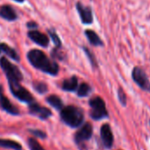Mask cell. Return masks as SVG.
Listing matches in <instances>:
<instances>
[{
	"mask_svg": "<svg viewBox=\"0 0 150 150\" xmlns=\"http://www.w3.org/2000/svg\"><path fill=\"white\" fill-rule=\"evenodd\" d=\"M28 60L36 69L50 75H57L59 71L58 64L52 59L47 57V55L37 49L31 50L28 53Z\"/></svg>",
	"mask_w": 150,
	"mask_h": 150,
	"instance_id": "1",
	"label": "cell"
},
{
	"mask_svg": "<svg viewBox=\"0 0 150 150\" xmlns=\"http://www.w3.org/2000/svg\"><path fill=\"white\" fill-rule=\"evenodd\" d=\"M61 120L69 127L77 128L84 121L83 110L74 105H68L64 107L60 111Z\"/></svg>",
	"mask_w": 150,
	"mask_h": 150,
	"instance_id": "2",
	"label": "cell"
},
{
	"mask_svg": "<svg viewBox=\"0 0 150 150\" xmlns=\"http://www.w3.org/2000/svg\"><path fill=\"white\" fill-rule=\"evenodd\" d=\"M0 67L6 73L8 82H21L23 79V75L20 69L13 64H12L6 57L0 58Z\"/></svg>",
	"mask_w": 150,
	"mask_h": 150,
	"instance_id": "3",
	"label": "cell"
},
{
	"mask_svg": "<svg viewBox=\"0 0 150 150\" xmlns=\"http://www.w3.org/2000/svg\"><path fill=\"white\" fill-rule=\"evenodd\" d=\"M90 106V117L94 120H101L107 117L108 111L106 109V104L103 99L100 96H95L89 100Z\"/></svg>",
	"mask_w": 150,
	"mask_h": 150,
	"instance_id": "4",
	"label": "cell"
},
{
	"mask_svg": "<svg viewBox=\"0 0 150 150\" xmlns=\"http://www.w3.org/2000/svg\"><path fill=\"white\" fill-rule=\"evenodd\" d=\"M8 84L12 94L18 100L28 104L35 101L32 94L28 90H27L24 87L21 86L20 82H8Z\"/></svg>",
	"mask_w": 150,
	"mask_h": 150,
	"instance_id": "5",
	"label": "cell"
},
{
	"mask_svg": "<svg viewBox=\"0 0 150 150\" xmlns=\"http://www.w3.org/2000/svg\"><path fill=\"white\" fill-rule=\"evenodd\" d=\"M132 77L133 81L143 90L150 92V81L145 71L139 66L133 68L132 72Z\"/></svg>",
	"mask_w": 150,
	"mask_h": 150,
	"instance_id": "6",
	"label": "cell"
},
{
	"mask_svg": "<svg viewBox=\"0 0 150 150\" xmlns=\"http://www.w3.org/2000/svg\"><path fill=\"white\" fill-rule=\"evenodd\" d=\"M93 135V126L90 123L84 124L75 133L74 140L78 146H81L85 141L88 140Z\"/></svg>",
	"mask_w": 150,
	"mask_h": 150,
	"instance_id": "7",
	"label": "cell"
},
{
	"mask_svg": "<svg viewBox=\"0 0 150 150\" xmlns=\"http://www.w3.org/2000/svg\"><path fill=\"white\" fill-rule=\"evenodd\" d=\"M28 111H29L30 115L36 116L37 117H39L40 119H42V120L48 119L52 115L51 110L50 109L40 105L38 103H36L35 101L28 104Z\"/></svg>",
	"mask_w": 150,
	"mask_h": 150,
	"instance_id": "8",
	"label": "cell"
},
{
	"mask_svg": "<svg viewBox=\"0 0 150 150\" xmlns=\"http://www.w3.org/2000/svg\"><path fill=\"white\" fill-rule=\"evenodd\" d=\"M76 9L81 17V21L83 24L89 25L93 23V12L91 7L85 6L81 2H77Z\"/></svg>",
	"mask_w": 150,
	"mask_h": 150,
	"instance_id": "9",
	"label": "cell"
},
{
	"mask_svg": "<svg viewBox=\"0 0 150 150\" xmlns=\"http://www.w3.org/2000/svg\"><path fill=\"white\" fill-rule=\"evenodd\" d=\"M100 134H101V139H102L103 146L108 149L111 148L113 146V142H114V137H113V133L109 124L103 125V126L101 127Z\"/></svg>",
	"mask_w": 150,
	"mask_h": 150,
	"instance_id": "10",
	"label": "cell"
},
{
	"mask_svg": "<svg viewBox=\"0 0 150 150\" xmlns=\"http://www.w3.org/2000/svg\"><path fill=\"white\" fill-rule=\"evenodd\" d=\"M0 105H1V108L4 110H6L9 114H12V115H19L20 114L19 109L16 106H14L11 103V101L5 96L2 86H0Z\"/></svg>",
	"mask_w": 150,
	"mask_h": 150,
	"instance_id": "11",
	"label": "cell"
},
{
	"mask_svg": "<svg viewBox=\"0 0 150 150\" xmlns=\"http://www.w3.org/2000/svg\"><path fill=\"white\" fill-rule=\"evenodd\" d=\"M28 36L35 43H36V44H38V45H40L42 47L46 48V47L49 46V43H50L49 37L46 35H44V34H42V33H41V32H39L37 30H30V31H28Z\"/></svg>",
	"mask_w": 150,
	"mask_h": 150,
	"instance_id": "12",
	"label": "cell"
},
{
	"mask_svg": "<svg viewBox=\"0 0 150 150\" xmlns=\"http://www.w3.org/2000/svg\"><path fill=\"white\" fill-rule=\"evenodd\" d=\"M0 17L8 21H14L17 20L18 15L12 6L5 5L0 7Z\"/></svg>",
	"mask_w": 150,
	"mask_h": 150,
	"instance_id": "13",
	"label": "cell"
},
{
	"mask_svg": "<svg viewBox=\"0 0 150 150\" xmlns=\"http://www.w3.org/2000/svg\"><path fill=\"white\" fill-rule=\"evenodd\" d=\"M78 88V79L72 76L69 79L64 80L62 82V89L67 92H73Z\"/></svg>",
	"mask_w": 150,
	"mask_h": 150,
	"instance_id": "14",
	"label": "cell"
},
{
	"mask_svg": "<svg viewBox=\"0 0 150 150\" xmlns=\"http://www.w3.org/2000/svg\"><path fill=\"white\" fill-rule=\"evenodd\" d=\"M85 35L87 36L88 42L93 46H103V42L102 39L99 37V35L93 30L88 29L85 31Z\"/></svg>",
	"mask_w": 150,
	"mask_h": 150,
	"instance_id": "15",
	"label": "cell"
},
{
	"mask_svg": "<svg viewBox=\"0 0 150 150\" xmlns=\"http://www.w3.org/2000/svg\"><path fill=\"white\" fill-rule=\"evenodd\" d=\"M0 51L4 52L6 56H8L10 58L19 62L20 61V56L17 53V51L13 49L12 47H10L9 45L6 44V43H0Z\"/></svg>",
	"mask_w": 150,
	"mask_h": 150,
	"instance_id": "16",
	"label": "cell"
},
{
	"mask_svg": "<svg viewBox=\"0 0 150 150\" xmlns=\"http://www.w3.org/2000/svg\"><path fill=\"white\" fill-rule=\"evenodd\" d=\"M0 146L4 148H11L13 150H22V146L19 142L8 139H0Z\"/></svg>",
	"mask_w": 150,
	"mask_h": 150,
	"instance_id": "17",
	"label": "cell"
},
{
	"mask_svg": "<svg viewBox=\"0 0 150 150\" xmlns=\"http://www.w3.org/2000/svg\"><path fill=\"white\" fill-rule=\"evenodd\" d=\"M46 101L47 103L51 106L53 107L54 109L56 110H61L63 108H64V103L61 100V98L57 96H55V95H51L50 96H48L46 98Z\"/></svg>",
	"mask_w": 150,
	"mask_h": 150,
	"instance_id": "18",
	"label": "cell"
},
{
	"mask_svg": "<svg viewBox=\"0 0 150 150\" xmlns=\"http://www.w3.org/2000/svg\"><path fill=\"white\" fill-rule=\"evenodd\" d=\"M92 88L88 84V83H81L80 86H78V88H77V95L78 96L80 97H85V96H88L90 92H91Z\"/></svg>",
	"mask_w": 150,
	"mask_h": 150,
	"instance_id": "19",
	"label": "cell"
},
{
	"mask_svg": "<svg viewBox=\"0 0 150 150\" xmlns=\"http://www.w3.org/2000/svg\"><path fill=\"white\" fill-rule=\"evenodd\" d=\"M33 88H34V89H35L37 93H39V94H41V95L45 94V93L48 92L47 84L44 83V82H42V81H34V83H33Z\"/></svg>",
	"mask_w": 150,
	"mask_h": 150,
	"instance_id": "20",
	"label": "cell"
},
{
	"mask_svg": "<svg viewBox=\"0 0 150 150\" xmlns=\"http://www.w3.org/2000/svg\"><path fill=\"white\" fill-rule=\"evenodd\" d=\"M28 145L30 150H45L41 144L34 138H29L28 140Z\"/></svg>",
	"mask_w": 150,
	"mask_h": 150,
	"instance_id": "21",
	"label": "cell"
},
{
	"mask_svg": "<svg viewBox=\"0 0 150 150\" xmlns=\"http://www.w3.org/2000/svg\"><path fill=\"white\" fill-rule=\"evenodd\" d=\"M48 33H49V35L50 36V39L52 40V42H54V44L56 45V48H61L62 46V42H61V40L59 38V36L57 35V34L53 31V30H48Z\"/></svg>",
	"mask_w": 150,
	"mask_h": 150,
	"instance_id": "22",
	"label": "cell"
},
{
	"mask_svg": "<svg viewBox=\"0 0 150 150\" xmlns=\"http://www.w3.org/2000/svg\"><path fill=\"white\" fill-rule=\"evenodd\" d=\"M83 50H84V51H85L87 57H88V59H89V61H90L92 66H93V67H96V66H97V62H96V57H95L94 53L91 52L90 50H89L88 48H87V47H83Z\"/></svg>",
	"mask_w": 150,
	"mask_h": 150,
	"instance_id": "23",
	"label": "cell"
},
{
	"mask_svg": "<svg viewBox=\"0 0 150 150\" xmlns=\"http://www.w3.org/2000/svg\"><path fill=\"white\" fill-rule=\"evenodd\" d=\"M117 97H118V100L120 102V103L125 107L126 106V95L125 93L124 92V90L122 89V88H118V91H117Z\"/></svg>",
	"mask_w": 150,
	"mask_h": 150,
	"instance_id": "24",
	"label": "cell"
},
{
	"mask_svg": "<svg viewBox=\"0 0 150 150\" xmlns=\"http://www.w3.org/2000/svg\"><path fill=\"white\" fill-rule=\"evenodd\" d=\"M59 49L60 48H55L51 52V57L54 58H57L59 60H63L64 59V53Z\"/></svg>",
	"mask_w": 150,
	"mask_h": 150,
	"instance_id": "25",
	"label": "cell"
},
{
	"mask_svg": "<svg viewBox=\"0 0 150 150\" xmlns=\"http://www.w3.org/2000/svg\"><path fill=\"white\" fill-rule=\"evenodd\" d=\"M29 132L33 135H35V136H36L38 138H41V139H45L47 137L46 133L44 132L41 131V130H29Z\"/></svg>",
	"mask_w": 150,
	"mask_h": 150,
	"instance_id": "26",
	"label": "cell"
},
{
	"mask_svg": "<svg viewBox=\"0 0 150 150\" xmlns=\"http://www.w3.org/2000/svg\"><path fill=\"white\" fill-rule=\"evenodd\" d=\"M27 27H28V28H30V29H35V28H37L38 25H37V23H35V22L29 21V22L27 23Z\"/></svg>",
	"mask_w": 150,
	"mask_h": 150,
	"instance_id": "27",
	"label": "cell"
},
{
	"mask_svg": "<svg viewBox=\"0 0 150 150\" xmlns=\"http://www.w3.org/2000/svg\"><path fill=\"white\" fill-rule=\"evenodd\" d=\"M13 1L18 2V3H22V2H24V0H13Z\"/></svg>",
	"mask_w": 150,
	"mask_h": 150,
	"instance_id": "28",
	"label": "cell"
},
{
	"mask_svg": "<svg viewBox=\"0 0 150 150\" xmlns=\"http://www.w3.org/2000/svg\"><path fill=\"white\" fill-rule=\"evenodd\" d=\"M149 124H150V121H149Z\"/></svg>",
	"mask_w": 150,
	"mask_h": 150,
	"instance_id": "29",
	"label": "cell"
},
{
	"mask_svg": "<svg viewBox=\"0 0 150 150\" xmlns=\"http://www.w3.org/2000/svg\"><path fill=\"white\" fill-rule=\"evenodd\" d=\"M0 52H1V51H0Z\"/></svg>",
	"mask_w": 150,
	"mask_h": 150,
	"instance_id": "30",
	"label": "cell"
}]
</instances>
